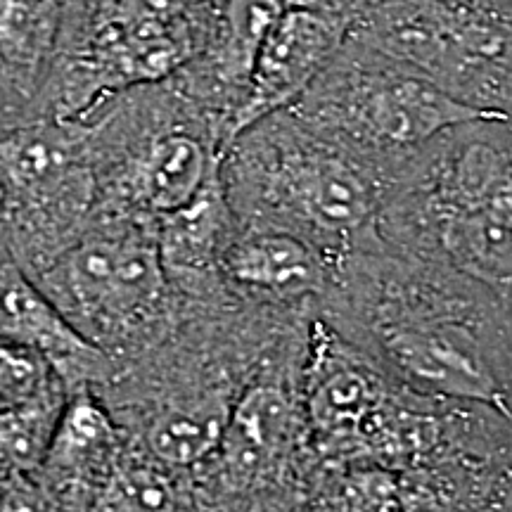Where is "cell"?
Here are the masks:
<instances>
[{"instance_id":"obj_1","label":"cell","mask_w":512,"mask_h":512,"mask_svg":"<svg viewBox=\"0 0 512 512\" xmlns=\"http://www.w3.org/2000/svg\"><path fill=\"white\" fill-rule=\"evenodd\" d=\"M377 235L401 254L512 294V124L475 117L408 157L377 214Z\"/></svg>"},{"instance_id":"obj_2","label":"cell","mask_w":512,"mask_h":512,"mask_svg":"<svg viewBox=\"0 0 512 512\" xmlns=\"http://www.w3.org/2000/svg\"><path fill=\"white\" fill-rule=\"evenodd\" d=\"M219 174L238 228L285 230L335 259L377 228L396 176L292 107L242 128Z\"/></svg>"},{"instance_id":"obj_3","label":"cell","mask_w":512,"mask_h":512,"mask_svg":"<svg viewBox=\"0 0 512 512\" xmlns=\"http://www.w3.org/2000/svg\"><path fill=\"white\" fill-rule=\"evenodd\" d=\"M81 121L98 176L93 216L155 223L200 195L226 150L223 126L171 79L128 88Z\"/></svg>"},{"instance_id":"obj_4","label":"cell","mask_w":512,"mask_h":512,"mask_svg":"<svg viewBox=\"0 0 512 512\" xmlns=\"http://www.w3.org/2000/svg\"><path fill=\"white\" fill-rule=\"evenodd\" d=\"M197 0H64L27 121H79L128 88L169 79L192 53Z\"/></svg>"},{"instance_id":"obj_5","label":"cell","mask_w":512,"mask_h":512,"mask_svg":"<svg viewBox=\"0 0 512 512\" xmlns=\"http://www.w3.org/2000/svg\"><path fill=\"white\" fill-rule=\"evenodd\" d=\"M34 280L117 366L157 347L181 318L150 221L93 216L76 242Z\"/></svg>"},{"instance_id":"obj_6","label":"cell","mask_w":512,"mask_h":512,"mask_svg":"<svg viewBox=\"0 0 512 512\" xmlns=\"http://www.w3.org/2000/svg\"><path fill=\"white\" fill-rule=\"evenodd\" d=\"M347 38L512 121V0H356Z\"/></svg>"},{"instance_id":"obj_7","label":"cell","mask_w":512,"mask_h":512,"mask_svg":"<svg viewBox=\"0 0 512 512\" xmlns=\"http://www.w3.org/2000/svg\"><path fill=\"white\" fill-rule=\"evenodd\" d=\"M290 107L392 174L444 128L484 117L392 57L351 38H344Z\"/></svg>"},{"instance_id":"obj_8","label":"cell","mask_w":512,"mask_h":512,"mask_svg":"<svg viewBox=\"0 0 512 512\" xmlns=\"http://www.w3.org/2000/svg\"><path fill=\"white\" fill-rule=\"evenodd\" d=\"M98 176L86 121L0 128V233L31 278L88 228Z\"/></svg>"},{"instance_id":"obj_9","label":"cell","mask_w":512,"mask_h":512,"mask_svg":"<svg viewBox=\"0 0 512 512\" xmlns=\"http://www.w3.org/2000/svg\"><path fill=\"white\" fill-rule=\"evenodd\" d=\"M304 368V408L313 439L328 456H408L425 448L430 422L403 406L394 380L332 323L313 325Z\"/></svg>"},{"instance_id":"obj_10","label":"cell","mask_w":512,"mask_h":512,"mask_svg":"<svg viewBox=\"0 0 512 512\" xmlns=\"http://www.w3.org/2000/svg\"><path fill=\"white\" fill-rule=\"evenodd\" d=\"M283 10L278 0H197L192 10V53L169 79L219 121L226 145L238 131L256 57Z\"/></svg>"},{"instance_id":"obj_11","label":"cell","mask_w":512,"mask_h":512,"mask_svg":"<svg viewBox=\"0 0 512 512\" xmlns=\"http://www.w3.org/2000/svg\"><path fill=\"white\" fill-rule=\"evenodd\" d=\"M126 448V434L93 389H76L31 475L62 512H91Z\"/></svg>"},{"instance_id":"obj_12","label":"cell","mask_w":512,"mask_h":512,"mask_svg":"<svg viewBox=\"0 0 512 512\" xmlns=\"http://www.w3.org/2000/svg\"><path fill=\"white\" fill-rule=\"evenodd\" d=\"M347 31V12L313 8L283 10L256 57L249 98L238 117L235 136L256 119L285 110L302 98L306 88L342 46Z\"/></svg>"},{"instance_id":"obj_13","label":"cell","mask_w":512,"mask_h":512,"mask_svg":"<svg viewBox=\"0 0 512 512\" xmlns=\"http://www.w3.org/2000/svg\"><path fill=\"white\" fill-rule=\"evenodd\" d=\"M0 339L41 354L67 392L105 387L117 375V361L88 342L15 261L0 264Z\"/></svg>"},{"instance_id":"obj_14","label":"cell","mask_w":512,"mask_h":512,"mask_svg":"<svg viewBox=\"0 0 512 512\" xmlns=\"http://www.w3.org/2000/svg\"><path fill=\"white\" fill-rule=\"evenodd\" d=\"M337 259L285 230L238 228L221 256V280L264 302L292 304L328 294Z\"/></svg>"},{"instance_id":"obj_15","label":"cell","mask_w":512,"mask_h":512,"mask_svg":"<svg viewBox=\"0 0 512 512\" xmlns=\"http://www.w3.org/2000/svg\"><path fill=\"white\" fill-rule=\"evenodd\" d=\"M238 233L221 174L195 200L155 221L159 256L171 290L183 304H207L211 287L221 280V256Z\"/></svg>"},{"instance_id":"obj_16","label":"cell","mask_w":512,"mask_h":512,"mask_svg":"<svg viewBox=\"0 0 512 512\" xmlns=\"http://www.w3.org/2000/svg\"><path fill=\"white\" fill-rule=\"evenodd\" d=\"M64 0H0V128L24 124L53 60Z\"/></svg>"},{"instance_id":"obj_17","label":"cell","mask_w":512,"mask_h":512,"mask_svg":"<svg viewBox=\"0 0 512 512\" xmlns=\"http://www.w3.org/2000/svg\"><path fill=\"white\" fill-rule=\"evenodd\" d=\"M297 413L278 384H256L235 399L219 453L230 467L254 470L292 444Z\"/></svg>"},{"instance_id":"obj_18","label":"cell","mask_w":512,"mask_h":512,"mask_svg":"<svg viewBox=\"0 0 512 512\" xmlns=\"http://www.w3.org/2000/svg\"><path fill=\"white\" fill-rule=\"evenodd\" d=\"M69 392L38 351L0 339V413L62 403Z\"/></svg>"},{"instance_id":"obj_19","label":"cell","mask_w":512,"mask_h":512,"mask_svg":"<svg viewBox=\"0 0 512 512\" xmlns=\"http://www.w3.org/2000/svg\"><path fill=\"white\" fill-rule=\"evenodd\" d=\"M64 401L0 413V479L29 475L36 470L50 434L55 430L57 418H60Z\"/></svg>"},{"instance_id":"obj_20","label":"cell","mask_w":512,"mask_h":512,"mask_svg":"<svg viewBox=\"0 0 512 512\" xmlns=\"http://www.w3.org/2000/svg\"><path fill=\"white\" fill-rule=\"evenodd\" d=\"M0 512H62L46 494L38 479L31 475H15L0 479Z\"/></svg>"},{"instance_id":"obj_21","label":"cell","mask_w":512,"mask_h":512,"mask_svg":"<svg viewBox=\"0 0 512 512\" xmlns=\"http://www.w3.org/2000/svg\"><path fill=\"white\" fill-rule=\"evenodd\" d=\"M498 316H496V332H494V358L498 382L503 389V401L508 418L512 420V294L498 297Z\"/></svg>"},{"instance_id":"obj_22","label":"cell","mask_w":512,"mask_h":512,"mask_svg":"<svg viewBox=\"0 0 512 512\" xmlns=\"http://www.w3.org/2000/svg\"><path fill=\"white\" fill-rule=\"evenodd\" d=\"M401 512H456L432 477H415L401 491Z\"/></svg>"},{"instance_id":"obj_23","label":"cell","mask_w":512,"mask_h":512,"mask_svg":"<svg viewBox=\"0 0 512 512\" xmlns=\"http://www.w3.org/2000/svg\"><path fill=\"white\" fill-rule=\"evenodd\" d=\"M285 10L290 8H313V10H335V12H351L356 0H278Z\"/></svg>"},{"instance_id":"obj_24","label":"cell","mask_w":512,"mask_h":512,"mask_svg":"<svg viewBox=\"0 0 512 512\" xmlns=\"http://www.w3.org/2000/svg\"><path fill=\"white\" fill-rule=\"evenodd\" d=\"M496 512H512V467H510L508 477H505V482L501 486V494H498Z\"/></svg>"},{"instance_id":"obj_25","label":"cell","mask_w":512,"mask_h":512,"mask_svg":"<svg viewBox=\"0 0 512 512\" xmlns=\"http://www.w3.org/2000/svg\"><path fill=\"white\" fill-rule=\"evenodd\" d=\"M10 259H12V254L8 249V242H5L3 233H0V264H3V261H10ZM12 261H15V259H12Z\"/></svg>"}]
</instances>
